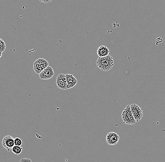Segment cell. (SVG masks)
<instances>
[{
    "label": "cell",
    "instance_id": "1",
    "mask_svg": "<svg viewBox=\"0 0 165 162\" xmlns=\"http://www.w3.org/2000/svg\"><path fill=\"white\" fill-rule=\"evenodd\" d=\"M97 66L104 71H107L113 67L114 61L113 58L109 55L105 57H99L96 61Z\"/></svg>",
    "mask_w": 165,
    "mask_h": 162
},
{
    "label": "cell",
    "instance_id": "2",
    "mask_svg": "<svg viewBox=\"0 0 165 162\" xmlns=\"http://www.w3.org/2000/svg\"><path fill=\"white\" fill-rule=\"evenodd\" d=\"M122 117L123 122L125 124L133 125L136 122L131 113L130 105L126 106V108L123 110L122 114Z\"/></svg>",
    "mask_w": 165,
    "mask_h": 162
},
{
    "label": "cell",
    "instance_id": "3",
    "mask_svg": "<svg viewBox=\"0 0 165 162\" xmlns=\"http://www.w3.org/2000/svg\"><path fill=\"white\" fill-rule=\"evenodd\" d=\"M130 107L134 119L136 122L139 121L143 116L142 109L136 104H131L130 105Z\"/></svg>",
    "mask_w": 165,
    "mask_h": 162
},
{
    "label": "cell",
    "instance_id": "4",
    "mask_svg": "<svg viewBox=\"0 0 165 162\" xmlns=\"http://www.w3.org/2000/svg\"><path fill=\"white\" fill-rule=\"evenodd\" d=\"M57 86L61 90H65L67 89V81L66 74H60L57 77L56 80Z\"/></svg>",
    "mask_w": 165,
    "mask_h": 162
},
{
    "label": "cell",
    "instance_id": "5",
    "mask_svg": "<svg viewBox=\"0 0 165 162\" xmlns=\"http://www.w3.org/2000/svg\"><path fill=\"white\" fill-rule=\"evenodd\" d=\"M55 74L54 69L51 66H48L41 71L39 74V78L42 80H48L51 78Z\"/></svg>",
    "mask_w": 165,
    "mask_h": 162
},
{
    "label": "cell",
    "instance_id": "6",
    "mask_svg": "<svg viewBox=\"0 0 165 162\" xmlns=\"http://www.w3.org/2000/svg\"><path fill=\"white\" fill-rule=\"evenodd\" d=\"M120 139V136L118 134L111 132L108 133L106 136V143L110 145H116Z\"/></svg>",
    "mask_w": 165,
    "mask_h": 162
},
{
    "label": "cell",
    "instance_id": "7",
    "mask_svg": "<svg viewBox=\"0 0 165 162\" xmlns=\"http://www.w3.org/2000/svg\"><path fill=\"white\" fill-rule=\"evenodd\" d=\"M2 145L5 149L9 151L15 146L14 138L10 135L5 136L2 139Z\"/></svg>",
    "mask_w": 165,
    "mask_h": 162
},
{
    "label": "cell",
    "instance_id": "8",
    "mask_svg": "<svg viewBox=\"0 0 165 162\" xmlns=\"http://www.w3.org/2000/svg\"><path fill=\"white\" fill-rule=\"evenodd\" d=\"M65 74L67 79V89L73 88L77 83V80L76 78L71 74Z\"/></svg>",
    "mask_w": 165,
    "mask_h": 162
},
{
    "label": "cell",
    "instance_id": "9",
    "mask_svg": "<svg viewBox=\"0 0 165 162\" xmlns=\"http://www.w3.org/2000/svg\"><path fill=\"white\" fill-rule=\"evenodd\" d=\"M109 53V50L105 45L100 46L97 50V54L99 57L108 56Z\"/></svg>",
    "mask_w": 165,
    "mask_h": 162
},
{
    "label": "cell",
    "instance_id": "10",
    "mask_svg": "<svg viewBox=\"0 0 165 162\" xmlns=\"http://www.w3.org/2000/svg\"><path fill=\"white\" fill-rule=\"evenodd\" d=\"M35 61L39 63L44 69L49 66V62L43 58H39Z\"/></svg>",
    "mask_w": 165,
    "mask_h": 162
},
{
    "label": "cell",
    "instance_id": "11",
    "mask_svg": "<svg viewBox=\"0 0 165 162\" xmlns=\"http://www.w3.org/2000/svg\"><path fill=\"white\" fill-rule=\"evenodd\" d=\"M33 69H34V72L36 74H39L43 70L44 68L39 63L35 61V62L33 63Z\"/></svg>",
    "mask_w": 165,
    "mask_h": 162
},
{
    "label": "cell",
    "instance_id": "12",
    "mask_svg": "<svg viewBox=\"0 0 165 162\" xmlns=\"http://www.w3.org/2000/svg\"><path fill=\"white\" fill-rule=\"evenodd\" d=\"M12 151L14 154L15 155H19L22 152L23 150V148L21 146H19L15 145L12 148Z\"/></svg>",
    "mask_w": 165,
    "mask_h": 162
},
{
    "label": "cell",
    "instance_id": "13",
    "mask_svg": "<svg viewBox=\"0 0 165 162\" xmlns=\"http://www.w3.org/2000/svg\"><path fill=\"white\" fill-rule=\"evenodd\" d=\"M6 49V45L5 42L0 38V52H3Z\"/></svg>",
    "mask_w": 165,
    "mask_h": 162
},
{
    "label": "cell",
    "instance_id": "14",
    "mask_svg": "<svg viewBox=\"0 0 165 162\" xmlns=\"http://www.w3.org/2000/svg\"><path fill=\"white\" fill-rule=\"evenodd\" d=\"M15 145L21 146L23 144V141L19 137H15L14 139Z\"/></svg>",
    "mask_w": 165,
    "mask_h": 162
},
{
    "label": "cell",
    "instance_id": "15",
    "mask_svg": "<svg viewBox=\"0 0 165 162\" xmlns=\"http://www.w3.org/2000/svg\"><path fill=\"white\" fill-rule=\"evenodd\" d=\"M20 162H32L31 159L29 158H24L21 159Z\"/></svg>",
    "mask_w": 165,
    "mask_h": 162
},
{
    "label": "cell",
    "instance_id": "16",
    "mask_svg": "<svg viewBox=\"0 0 165 162\" xmlns=\"http://www.w3.org/2000/svg\"><path fill=\"white\" fill-rule=\"evenodd\" d=\"M39 1L41 2H44V3H49L52 1V0H39Z\"/></svg>",
    "mask_w": 165,
    "mask_h": 162
},
{
    "label": "cell",
    "instance_id": "17",
    "mask_svg": "<svg viewBox=\"0 0 165 162\" xmlns=\"http://www.w3.org/2000/svg\"><path fill=\"white\" fill-rule=\"evenodd\" d=\"M2 52H0V58L2 56Z\"/></svg>",
    "mask_w": 165,
    "mask_h": 162
}]
</instances>
